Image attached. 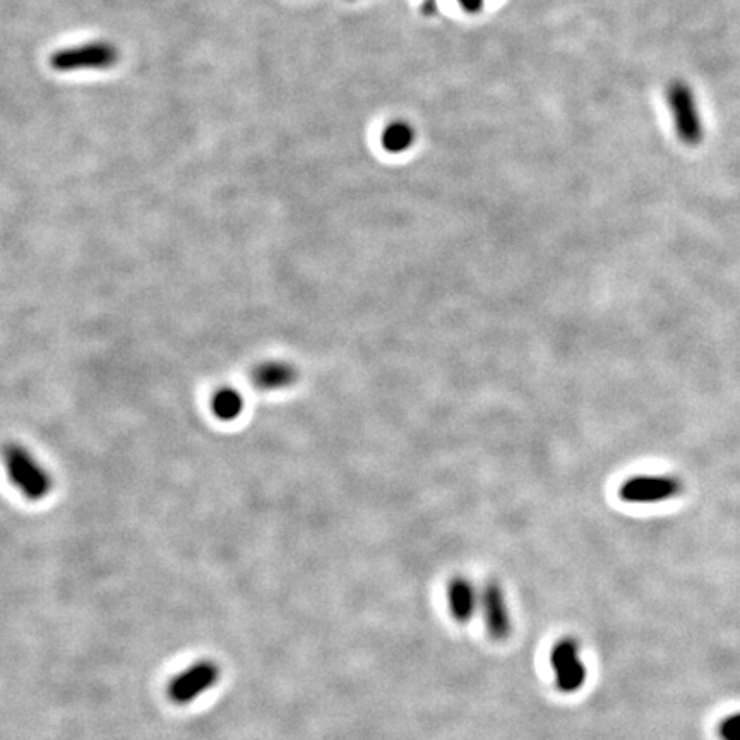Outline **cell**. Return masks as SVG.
Segmentation results:
<instances>
[{
  "label": "cell",
  "instance_id": "7",
  "mask_svg": "<svg viewBox=\"0 0 740 740\" xmlns=\"http://www.w3.org/2000/svg\"><path fill=\"white\" fill-rule=\"evenodd\" d=\"M482 605H484L485 624L489 634L496 641H504L511 634V617H509L508 605L504 600L501 586L497 581H489L482 593Z\"/></svg>",
  "mask_w": 740,
  "mask_h": 740
},
{
  "label": "cell",
  "instance_id": "6",
  "mask_svg": "<svg viewBox=\"0 0 740 740\" xmlns=\"http://www.w3.org/2000/svg\"><path fill=\"white\" fill-rule=\"evenodd\" d=\"M550 662L555 672V684L561 693H576L583 687L586 681V667L579 657L576 639L564 638L557 641L550 655Z\"/></svg>",
  "mask_w": 740,
  "mask_h": 740
},
{
  "label": "cell",
  "instance_id": "5",
  "mask_svg": "<svg viewBox=\"0 0 740 740\" xmlns=\"http://www.w3.org/2000/svg\"><path fill=\"white\" fill-rule=\"evenodd\" d=\"M220 677L221 669L215 662H197L172 679L168 684V698L175 705H189L215 686Z\"/></svg>",
  "mask_w": 740,
  "mask_h": 740
},
{
  "label": "cell",
  "instance_id": "1",
  "mask_svg": "<svg viewBox=\"0 0 740 740\" xmlns=\"http://www.w3.org/2000/svg\"><path fill=\"white\" fill-rule=\"evenodd\" d=\"M7 478L28 501H42L54 489V478L31 449L19 442H7L0 451Z\"/></svg>",
  "mask_w": 740,
  "mask_h": 740
},
{
  "label": "cell",
  "instance_id": "12",
  "mask_svg": "<svg viewBox=\"0 0 740 740\" xmlns=\"http://www.w3.org/2000/svg\"><path fill=\"white\" fill-rule=\"evenodd\" d=\"M718 734L722 740H740V713H734L720 723Z\"/></svg>",
  "mask_w": 740,
  "mask_h": 740
},
{
  "label": "cell",
  "instance_id": "2",
  "mask_svg": "<svg viewBox=\"0 0 740 740\" xmlns=\"http://www.w3.org/2000/svg\"><path fill=\"white\" fill-rule=\"evenodd\" d=\"M665 102L672 115L675 134L679 141L689 148H696L703 143L705 122L699 112L693 88L682 79H674L665 91Z\"/></svg>",
  "mask_w": 740,
  "mask_h": 740
},
{
  "label": "cell",
  "instance_id": "4",
  "mask_svg": "<svg viewBox=\"0 0 740 740\" xmlns=\"http://www.w3.org/2000/svg\"><path fill=\"white\" fill-rule=\"evenodd\" d=\"M681 492V478L674 475H636L621 485L619 497L629 504H655L669 501Z\"/></svg>",
  "mask_w": 740,
  "mask_h": 740
},
{
  "label": "cell",
  "instance_id": "3",
  "mask_svg": "<svg viewBox=\"0 0 740 740\" xmlns=\"http://www.w3.org/2000/svg\"><path fill=\"white\" fill-rule=\"evenodd\" d=\"M119 50L114 43L91 42L76 47L60 48L50 55L48 64L57 72L103 71L114 67Z\"/></svg>",
  "mask_w": 740,
  "mask_h": 740
},
{
  "label": "cell",
  "instance_id": "10",
  "mask_svg": "<svg viewBox=\"0 0 740 740\" xmlns=\"http://www.w3.org/2000/svg\"><path fill=\"white\" fill-rule=\"evenodd\" d=\"M244 396L235 388H220L211 398V410L221 422H232L244 412Z\"/></svg>",
  "mask_w": 740,
  "mask_h": 740
},
{
  "label": "cell",
  "instance_id": "9",
  "mask_svg": "<svg viewBox=\"0 0 740 740\" xmlns=\"http://www.w3.org/2000/svg\"><path fill=\"white\" fill-rule=\"evenodd\" d=\"M449 610L456 621L461 624L472 621L477 607V593L472 581L466 578L451 579L448 586Z\"/></svg>",
  "mask_w": 740,
  "mask_h": 740
},
{
  "label": "cell",
  "instance_id": "8",
  "mask_svg": "<svg viewBox=\"0 0 740 740\" xmlns=\"http://www.w3.org/2000/svg\"><path fill=\"white\" fill-rule=\"evenodd\" d=\"M299 372L288 362L281 360H271L264 362L254 370L252 379L254 386L264 391H280V389L290 388L297 381Z\"/></svg>",
  "mask_w": 740,
  "mask_h": 740
},
{
  "label": "cell",
  "instance_id": "11",
  "mask_svg": "<svg viewBox=\"0 0 740 740\" xmlns=\"http://www.w3.org/2000/svg\"><path fill=\"white\" fill-rule=\"evenodd\" d=\"M415 143V129L405 120H394L382 131V146L389 153H403Z\"/></svg>",
  "mask_w": 740,
  "mask_h": 740
}]
</instances>
